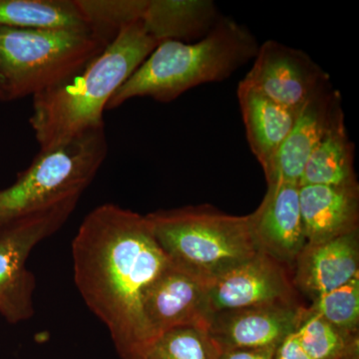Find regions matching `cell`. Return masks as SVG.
Here are the masks:
<instances>
[{
	"label": "cell",
	"instance_id": "cell-1",
	"mask_svg": "<svg viewBox=\"0 0 359 359\" xmlns=\"http://www.w3.org/2000/svg\"><path fill=\"white\" fill-rule=\"evenodd\" d=\"M72 259L85 304L109 330L120 358L134 359L152 341L144 292L170 264L147 218L118 205H99L78 229Z\"/></svg>",
	"mask_w": 359,
	"mask_h": 359
},
{
	"label": "cell",
	"instance_id": "cell-2",
	"mask_svg": "<svg viewBox=\"0 0 359 359\" xmlns=\"http://www.w3.org/2000/svg\"><path fill=\"white\" fill-rule=\"evenodd\" d=\"M157 45L142 21H137L121 30L76 76L33 96L29 122L39 151L105 127L104 111L111 98Z\"/></svg>",
	"mask_w": 359,
	"mask_h": 359
},
{
	"label": "cell",
	"instance_id": "cell-3",
	"mask_svg": "<svg viewBox=\"0 0 359 359\" xmlns=\"http://www.w3.org/2000/svg\"><path fill=\"white\" fill-rule=\"evenodd\" d=\"M259 47L249 28L223 16L199 41L158 44L117 90L106 110L116 109L137 97L169 103L200 85L224 81L254 60Z\"/></svg>",
	"mask_w": 359,
	"mask_h": 359
},
{
	"label": "cell",
	"instance_id": "cell-4",
	"mask_svg": "<svg viewBox=\"0 0 359 359\" xmlns=\"http://www.w3.org/2000/svg\"><path fill=\"white\" fill-rule=\"evenodd\" d=\"M108 155L105 127L39 151L13 185L0 190V235L16 224L70 215Z\"/></svg>",
	"mask_w": 359,
	"mask_h": 359
},
{
	"label": "cell",
	"instance_id": "cell-5",
	"mask_svg": "<svg viewBox=\"0 0 359 359\" xmlns=\"http://www.w3.org/2000/svg\"><path fill=\"white\" fill-rule=\"evenodd\" d=\"M146 218L170 263L208 285L259 252L248 216L211 205L159 210Z\"/></svg>",
	"mask_w": 359,
	"mask_h": 359
},
{
	"label": "cell",
	"instance_id": "cell-6",
	"mask_svg": "<svg viewBox=\"0 0 359 359\" xmlns=\"http://www.w3.org/2000/svg\"><path fill=\"white\" fill-rule=\"evenodd\" d=\"M108 45L84 30L0 27V78L6 101L65 83Z\"/></svg>",
	"mask_w": 359,
	"mask_h": 359
},
{
	"label": "cell",
	"instance_id": "cell-7",
	"mask_svg": "<svg viewBox=\"0 0 359 359\" xmlns=\"http://www.w3.org/2000/svg\"><path fill=\"white\" fill-rule=\"evenodd\" d=\"M241 82L297 113L332 84L330 74L308 53L276 40L259 44L252 68Z\"/></svg>",
	"mask_w": 359,
	"mask_h": 359
},
{
	"label": "cell",
	"instance_id": "cell-8",
	"mask_svg": "<svg viewBox=\"0 0 359 359\" xmlns=\"http://www.w3.org/2000/svg\"><path fill=\"white\" fill-rule=\"evenodd\" d=\"M56 214L11 226L0 235V314L11 325L34 314L35 276L26 266L32 250L69 219Z\"/></svg>",
	"mask_w": 359,
	"mask_h": 359
},
{
	"label": "cell",
	"instance_id": "cell-9",
	"mask_svg": "<svg viewBox=\"0 0 359 359\" xmlns=\"http://www.w3.org/2000/svg\"><path fill=\"white\" fill-rule=\"evenodd\" d=\"M209 285L171 263L149 285L142 309L152 340L174 328L209 327Z\"/></svg>",
	"mask_w": 359,
	"mask_h": 359
},
{
	"label": "cell",
	"instance_id": "cell-10",
	"mask_svg": "<svg viewBox=\"0 0 359 359\" xmlns=\"http://www.w3.org/2000/svg\"><path fill=\"white\" fill-rule=\"evenodd\" d=\"M208 287L212 313L268 304H301L292 269L262 252Z\"/></svg>",
	"mask_w": 359,
	"mask_h": 359
},
{
	"label": "cell",
	"instance_id": "cell-11",
	"mask_svg": "<svg viewBox=\"0 0 359 359\" xmlns=\"http://www.w3.org/2000/svg\"><path fill=\"white\" fill-rule=\"evenodd\" d=\"M257 250L294 269L295 261L308 244L299 205V185L269 184L256 211L248 215Z\"/></svg>",
	"mask_w": 359,
	"mask_h": 359
},
{
	"label": "cell",
	"instance_id": "cell-12",
	"mask_svg": "<svg viewBox=\"0 0 359 359\" xmlns=\"http://www.w3.org/2000/svg\"><path fill=\"white\" fill-rule=\"evenodd\" d=\"M304 308L280 304L218 311L208 332L219 351L276 348L297 330Z\"/></svg>",
	"mask_w": 359,
	"mask_h": 359
},
{
	"label": "cell",
	"instance_id": "cell-13",
	"mask_svg": "<svg viewBox=\"0 0 359 359\" xmlns=\"http://www.w3.org/2000/svg\"><path fill=\"white\" fill-rule=\"evenodd\" d=\"M342 113L341 96L332 84L309 99L297 114L271 174L266 178L268 185L276 183L299 185L309 156Z\"/></svg>",
	"mask_w": 359,
	"mask_h": 359
},
{
	"label": "cell",
	"instance_id": "cell-14",
	"mask_svg": "<svg viewBox=\"0 0 359 359\" xmlns=\"http://www.w3.org/2000/svg\"><path fill=\"white\" fill-rule=\"evenodd\" d=\"M359 276V230L306 244L292 269L297 292L313 299Z\"/></svg>",
	"mask_w": 359,
	"mask_h": 359
},
{
	"label": "cell",
	"instance_id": "cell-15",
	"mask_svg": "<svg viewBox=\"0 0 359 359\" xmlns=\"http://www.w3.org/2000/svg\"><path fill=\"white\" fill-rule=\"evenodd\" d=\"M299 205L308 244L359 230V186H299Z\"/></svg>",
	"mask_w": 359,
	"mask_h": 359
},
{
	"label": "cell",
	"instance_id": "cell-16",
	"mask_svg": "<svg viewBox=\"0 0 359 359\" xmlns=\"http://www.w3.org/2000/svg\"><path fill=\"white\" fill-rule=\"evenodd\" d=\"M237 96L250 151L268 178L299 113L273 102L243 82L238 83Z\"/></svg>",
	"mask_w": 359,
	"mask_h": 359
},
{
	"label": "cell",
	"instance_id": "cell-17",
	"mask_svg": "<svg viewBox=\"0 0 359 359\" xmlns=\"http://www.w3.org/2000/svg\"><path fill=\"white\" fill-rule=\"evenodd\" d=\"M222 18L212 0H148L141 21L157 44L192 43L207 36Z\"/></svg>",
	"mask_w": 359,
	"mask_h": 359
},
{
	"label": "cell",
	"instance_id": "cell-18",
	"mask_svg": "<svg viewBox=\"0 0 359 359\" xmlns=\"http://www.w3.org/2000/svg\"><path fill=\"white\" fill-rule=\"evenodd\" d=\"M302 185H358L354 145L347 133L344 113L337 118L309 156L299 183Z\"/></svg>",
	"mask_w": 359,
	"mask_h": 359
},
{
	"label": "cell",
	"instance_id": "cell-19",
	"mask_svg": "<svg viewBox=\"0 0 359 359\" xmlns=\"http://www.w3.org/2000/svg\"><path fill=\"white\" fill-rule=\"evenodd\" d=\"M0 27L92 32L76 0H0Z\"/></svg>",
	"mask_w": 359,
	"mask_h": 359
},
{
	"label": "cell",
	"instance_id": "cell-20",
	"mask_svg": "<svg viewBox=\"0 0 359 359\" xmlns=\"http://www.w3.org/2000/svg\"><path fill=\"white\" fill-rule=\"evenodd\" d=\"M297 339L311 359H359V335H346L309 306L295 330Z\"/></svg>",
	"mask_w": 359,
	"mask_h": 359
},
{
	"label": "cell",
	"instance_id": "cell-21",
	"mask_svg": "<svg viewBox=\"0 0 359 359\" xmlns=\"http://www.w3.org/2000/svg\"><path fill=\"white\" fill-rule=\"evenodd\" d=\"M207 327L174 328L153 339L134 359H218Z\"/></svg>",
	"mask_w": 359,
	"mask_h": 359
},
{
	"label": "cell",
	"instance_id": "cell-22",
	"mask_svg": "<svg viewBox=\"0 0 359 359\" xmlns=\"http://www.w3.org/2000/svg\"><path fill=\"white\" fill-rule=\"evenodd\" d=\"M92 32L111 43L127 26L142 20L148 0H76Z\"/></svg>",
	"mask_w": 359,
	"mask_h": 359
},
{
	"label": "cell",
	"instance_id": "cell-23",
	"mask_svg": "<svg viewBox=\"0 0 359 359\" xmlns=\"http://www.w3.org/2000/svg\"><path fill=\"white\" fill-rule=\"evenodd\" d=\"M309 308L342 334L359 335V276L311 299Z\"/></svg>",
	"mask_w": 359,
	"mask_h": 359
},
{
	"label": "cell",
	"instance_id": "cell-24",
	"mask_svg": "<svg viewBox=\"0 0 359 359\" xmlns=\"http://www.w3.org/2000/svg\"><path fill=\"white\" fill-rule=\"evenodd\" d=\"M273 359H311L308 353L304 351L299 339H297L295 330L278 344L273 354Z\"/></svg>",
	"mask_w": 359,
	"mask_h": 359
},
{
	"label": "cell",
	"instance_id": "cell-25",
	"mask_svg": "<svg viewBox=\"0 0 359 359\" xmlns=\"http://www.w3.org/2000/svg\"><path fill=\"white\" fill-rule=\"evenodd\" d=\"M276 348L226 349L219 351L218 359H273Z\"/></svg>",
	"mask_w": 359,
	"mask_h": 359
},
{
	"label": "cell",
	"instance_id": "cell-26",
	"mask_svg": "<svg viewBox=\"0 0 359 359\" xmlns=\"http://www.w3.org/2000/svg\"><path fill=\"white\" fill-rule=\"evenodd\" d=\"M0 101H6V93H4V85H2L1 78H0Z\"/></svg>",
	"mask_w": 359,
	"mask_h": 359
}]
</instances>
